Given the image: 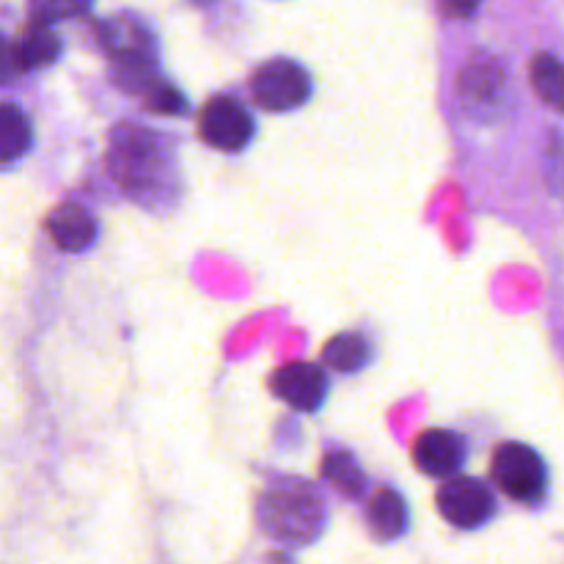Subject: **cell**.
Wrapping results in <instances>:
<instances>
[{
    "instance_id": "1",
    "label": "cell",
    "mask_w": 564,
    "mask_h": 564,
    "mask_svg": "<svg viewBox=\"0 0 564 564\" xmlns=\"http://www.w3.org/2000/svg\"><path fill=\"white\" fill-rule=\"evenodd\" d=\"M169 149L154 132L138 124H119L110 138V174L127 196L152 204V196L169 191Z\"/></svg>"
},
{
    "instance_id": "2",
    "label": "cell",
    "mask_w": 564,
    "mask_h": 564,
    "mask_svg": "<svg viewBox=\"0 0 564 564\" xmlns=\"http://www.w3.org/2000/svg\"><path fill=\"white\" fill-rule=\"evenodd\" d=\"M328 507L317 488L303 479H279L259 501V523L264 534L286 545H308L323 534Z\"/></svg>"
},
{
    "instance_id": "3",
    "label": "cell",
    "mask_w": 564,
    "mask_h": 564,
    "mask_svg": "<svg viewBox=\"0 0 564 564\" xmlns=\"http://www.w3.org/2000/svg\"><path fill=\"white\" fill-rule=\"evenodd\" d=\"M494 479L501 494L516 501H538L549 485L545 463L532 446L505 444L494 455Z\"/></svg>"
},
{
    "instance_id": "4",
    "label": "cell",
    "mask_w": 564,
    "mask_h": 564,
    "mask_svg": "<svg viewBox=\"0 0 564 564\" xmlns=\"http://www.w3.org/2000/svg\"><path fill=\"white\" fill-rule=\"evenodd\" d=\"M251 91L264 110H292L306 102L312 94V80L301 64L275 58L259 66L251 80Z\"/></svg>"
},
{
    "instance_id": "5",
    "label": "cell",
    "mask_w": 564,
    "mask_h": 564,
    "mask_svg": "<svg viewBox=\"0 0 564 564\" xmlns=\"http://www.w3.org/2000/svg\"><path fill=\"white\" fill-rule=\"evenodd\" d=\"M438 510L452 527L479 529L496 516V499L485 482L474 477H446L438 490Z\"/></svg>"
},
{
    "instance_id": "6",
    "label": "cell",
    "mask_w": 564,
    "mask_h": 564,
    "mask_svg": "<svg viewBox=\"0 0 564 564\" xmlns=\"http://www.w3.org/2000/svg\"><path fill=\"white\" fill-rule=\"evenodd\" d=\"M198 132H202L209 147L237 152L253 138V119L237 99L220 94V97H213L204 105Z\"/></svg>"
},
{
    "instance_id": "7",
    "label": "cell",
    "mask_w": 564,
    "mask_h": 564,
    "mask_svg": "<svg viewBox=\"0 0 564 564\" xmlns=\"http://www.w3.org/2000/svg\"><path fill=\"white\" fill-rule=\"evenodd\" d=\"M273 394L301 413H314L328 394V375L317 364H286L273 375Z\"/></svg>"
},
{
    "instance_id": "8",
    "label": "cell",
    "mask_w": 564,
    "mask_h": 564,
    "mask_svg": "<svg viewBox=\"0 0 564 564\" xmlns=\"http://www.w3.org/2000/svg\"><path fill=\"white\" fill-rule=\"evenodd\" d=\"M413 460L427 477H455L466 463V441L452 430H424L413 444Z\"/></svg>"
},
{
    "instance_id": "9",
    "label": "cell",
    "mask_w": 564,
    "mask_h": 564,
    "mask_svg": "<svg viewBox=\"0 0 564 564\" xmlns=\"http://www.w3.org/2000/svg\"><path fill=\"white\" fill-rule=\"evenodd\" d=\"M47 231L55 246L66 253H80L97 237V224L91 215L77 204H61L47 218Z\"/></svg>"
},
{
    "instance_id": "10",
    "label": "cell",
    "mask_w": 564,
    "mask_h": 564,
    "mask_svg": "<svg viewBox=\"0 0 564 564\" xmlns=\"http://www.w3.org/2000/svg\"><path fill=\"white\" fill-rule=\"evenodd\" d=\"M11 50H14L17 69L20 72L39 69V66H50L55 58H58L61 39L55 36V31L50 25H39V22H33Z\"/></svg>"
},
{
    "instance_id": "11",
    "label": "cell",
    "mask_w": 564,
    "mask_h": 564,
    "mask_svg": "<svg viewBox=\"0 0 564 564\" xmlns=\"http://www.w3.org/2000/svg\"><path fill=\"white\" fill-rule=\"evenodd\" d=\"M369 527L380 540H397L408 529L405 499L394 488H383L369 501Z\"/></svg>"
},
{
    "instance_id": "12",
    "label": "cell",
    "mask_w": 564,
    "mask_h": 564,
    "mask_svg": "<svg viewBox=\"0 0 564 564\" xmlns=\"http://www.w3.org/2000/svg\"><path fill=\"white\" fill-rule=\"evenodd\" d=\"M33 130L17 105H0V163H14L31 149Z\"/></svg>"
},
{
    "instance_id": "13",
    "label": "cell",
    "mask_w": 564,
    "mask_h": 564,
    "mask_svg": "<svg viewBox=\"0 0 564 564\" xmlns=\"http://www.w3.org/2000/svg\"><path fill=\"white\" fill-rule=\"evenodd\" d=\"M323 474L347 499H361L367 490V477H364L361 466L352 460L350 452H330L323 460Z\"/></svg>"
},
{
    "instance_id": "14",
    "label": "cell",
    "mask_w": 564,
    "mask_h": 564,
    "mask_svg": "<svg viewBox=\"0 0 564 564\" xmlns=\"http://www.w3.org/2000/svg\"><path fill=\"white\" fill-rule=\"evenodd\" d=\"M369 361V345L358 334H341L323 350V364L336 372H358Z\"/></svg>"
},
{
    "instance_id": "15",
    "label": "cell",
    "mask_w": 564,
    "mask_h": 564,
    "mask_svg": "<svg viewBox=\"0 0 564 564\" xmlns=\"http://www.w3.org/2000/svg\"><path fill=\"white\" fill-rule=\"evenodd\" d=\"M532 83L534 91L545 99L549 105L560 108L562 105V66L556 55L543 53L534 58L532 64Z\"/></svg>"
},
{
    "instance_id": "16",
    "label": "cell",
    "mask_w": 564,
    "mask_h": 564,
    "mask_svg": "<svg viewBox=\"0 0 564 564\" xmlns=\"http://www.w3.org/2000/svg\"><path fill=\"white\" fill-rule=\"evenodd\" d=\"M91 3L94 0H28V14L39 25H53V22L83 14Z\"/></svg>"
},
{
    "instance_id": "17",
    "label": "cell",
    "mask_w": 564,
    "mask_h": 564,
    "mask_svg": "<svg viewBox=\"0 0 564 564\" xmlns=\"http://www.w3.org/2000/svg\"><path fill=\"white\" fill-rule=\"evenodd\" d=\"M143 99H147L149 108H152L154 113L180 116V113H185V110H187L185 97H182V94L176 91V88L171 86V83H165V80H160L158 86H154L152 91H149Z\"/></svg>"
},
{
    "instance_id": "18",
    "label": "cell",
    "mask_w": 564,
    "mask_h": 564,
    "mask_svg": "<svg viewBox=\"0 0 564 564\" xmlns=\"http://www.w3.org/2000/svg\"><path fill=\"white\" fill-rule=\"evenodd\" d=\"M17 72L20 69H17V64H14V50H11V44L0 36V86H3V83H9Z\"/></svg>"
},
{
    "instance_id": "19",
    "label": "cell",
    "mask_w": 564,
    "mask_h": 564,
    "mask_svg": "<svg viewBox=\"0 0 564 564\" xmlns=\"http://www.w3.org/2000/svg\"><path fill=\"white\" fill-rule=\"evenodd\" d=\"M441 6H444V11L449 17H457V20H466V17H471L474 11H477L479 0H441Z\"/></svg>"
}]
</instances>
